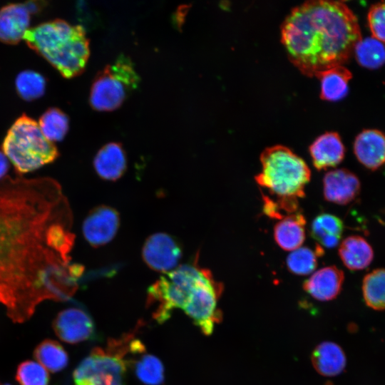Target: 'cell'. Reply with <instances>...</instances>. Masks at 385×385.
<instances>
[{"mask_svg": "<svg viewBox=\"0 0 385 385\" xmlns=\"http://www.w3.org/2000/svg\"><path fill=\"white\" fill-rule=\"evenodd\" d=\"M72 213L49 177L0 180V304L23 323L46 300H69L84 268L71 262Z\"/></svg>", "mask_w": 385, "mask_h": 385, "instance_id": "cell-1", "label": "cell"}, {"mask_svg": "<svg viewBox=\"0 0 385 385\" xmlns=\"http://www.w3.org/2000/svg\"><path fill=\"white\" fill-rule=\"evenodd\" d=\"M53 329L61 340L69 344L89 339L95 330L90 316L74 307L60 312L53 322Z\"/></svg>", "mask_w": 385, "mask_h": 385, "instance_id": "cell-11", "label": "cell"}, {"mask_svg": "<svg viewBox=\"0 0 385 385\" xmlns=\"http://www.w3.org/2000/svg\"><path fill=\"white\" fill-rule=\"evenodd\" d=\"M367 19L372 37L385 43V2L373 5L369 11Z\"/></svg>", "mask_w": 385, "mask_h": 385, "instance_id": "cell-31", "label": "cell"}, {"mask_svg": "<svg viewBox=\"0 0 385 385\" xmlns=\"http://www.w3.org/2000/svg\"><path fill=\"white\" fill-rule=\"evenodd\" d=\"M23 39L66 78L80 75L86 68L89 40L81 25L55 19L29 29Z\"/></svg>", "mask_w": 385, "mask_h": 385, "instance_id": "cell-3", "label": "cell"}, {"mask_svg": "<svg viewBox=\"0 0 385 385\" xmlns=\"http://www.w3.org/2000/svg\"><path fill=\"white\" fill-rule=\"evenodd\" d=\"M262 170L257 183L276 199L299 200L305 196L311 170L304 160L286 146L266 148L260 155Z\"/></svg>", "mask_w": 385, "mask_h": 385, "instance_id": "cell-4", "label": "cell"}, {"mask_svg": "<svg viewBox=\"0 0 385 385\" xmlns=\"http://www.w3.org/2000/svg\"><path fill=\"white\" fill-rule=\"evenodd\" d=\"M344 231L342 220L337 216L322 212L317 215L312 222L310 234L319 245L327 248L337 246Z\"/></svg>", "mask_w": 385, "mask_h": 385, "instance_id": "cell-22", "label": "cell"}, {"mask_svg": "<svg viewBox=\"0 0 385 385\" xmlns=\"http://www.w3.org/2000/svg\"><path fill=\"white\" fill-rule=\"evenodd\" d=\"M16 379L20 385H48L49 375L41 364L28 360L19 365Z\"/></svg>", "mask_w": 385, "mask_h": 385, "instance_id": "cell-30", "label": "cell"}, {"mask_svg": "<svg viewBox=\"0 0 385 385\" xmlns=\"http://www.w3.org/2000/svg\"><path fill=\"white\" fill-rule=\"evenodd\" d=\"M339 256L344 266L350 270H361L367 267L374 258L370 244L362 237L351 235L340 244Z\"/></svg>", "mask_w": 385, "mask_h": 385, "instance_id": "cell-19", "label": "cell"}, {"mask_svg": "<svg viewBox=\"0 0 385 385\" xmlns=\"http://www.w3.org/2000/svg\"><path fill=\"white\" fill-rule=\"evenodd\" d=\"M312 362L315 370L321 375L334 376L344 370L346 366V356L338 344L324 342L314 349Z\"/></svg>", "mask_w": 385, "mask_h": 385, "instance_id": "cell-20", "label": "cell"}, {"mask_svg": "<svg viewBox=\"0 0 385 385\" xmlns=\"http://www.w3.org/2000/svg\"><path fill=\"white\" fill-rule=\"evenodd\" d=\"M4 385H9V384H4Z\"/></svg>", "mask_w": 385, "mask_h": 385, "instance_id": "cell-34", "label": "cell"}, {"mask_svg": "<svg viewBox=\"0 0 385 385\" xmlns=\"http://www.w3.org/2000/svg\"><path fill=\"white\" fill-rule=\"evenodd\" d=\"M31 12L26 4H10L0 9V41L16 44L29 29Z\"/></svg>", "mask_w": 385, "mask_h": 385, "instance_id": "cell-15", "label": "cell"}, {"mask_svg": "<svg viewBox=\"0 0 385 385\" xmlns=\"http://www.w3.org/2000/svg\"><path fill=\"white\" fill-rule=\"evenodd\" d=\"M344 279L342 270L336 266L324 267L314 272L303 283V289L313 298L329 301L340 293Z\"/></svg>", "mask_w": 385, "mask_h": 385, "instance_id": "cell-14", "label": "cell"}, {"mask_svg": "<svg viewBox=\"0 0 385 385\" xmlns=\"http://www.w3.org/2000/svg\"><path fill=\"white\" fill-rule=\"evenodd\" d=\"M361 38L356 17L343 1H306L292 9L281 27L289 60L309 77L343 66Z\"/></svg>", "mask_w": 385, "mask_h": 385, "instance_id": "cell-2", "label": "cell"}, {"mask_svg": "<svg viewBox=\"0 0 385 385\" xmlns=\"http://www.w3.org/2000/svg\"><path fill=\"white\" fill-rule=\"evenodd\" d=\"M123 376L106 372L97 371L86 378L74 381L75 385H123Z\"/></svg>", "mask_w": 385, "mask_h": 385, "instance_id": "cell-32", "label": "cell"}, {"mask_svg": "<svg viewBox=\"0 0 385 385\" xmlns=\"http://www.w3.org/2000/svg\"><path fill=\"white\" fill-rule=\"evenodd\" d=\"M19 95L26 101H33L43 96L46 89L44 77L31 70H26L18 74L15 81Z\"/></svg>", "mask_w": 385, "mask_h": 385, "instance_id": "cell-29", "label": "cell"}, {"mask_svg": "<svg viewBox=\"0 0 385 385\" xmlns=\"http://www.w3.org/2000/svg\"><path fill=\"white\" fill-rule=\"evenodd\" d=\"M34 357L46 370L58 372L68 364V356L63 347L56 341L45 339L34 350Z\"/></svg>", "mask_w": 385, "mask_h": 385, "instance_id": "cell-23", "label": "cell"}, {"mask_svg": "<svg viewBox=\"0 0 385 385\" xmlns=\"http://www.w3.org/2000/svg\"><path fill=\"white\" fill-rule=\"evenodd\" d=\"M140 81L130 58L120 55L96 76L89 96L91 107L98 111L118 108L137 88Z\"/></svg>", "mask_w": 385, "mask_h": 385, "instance_id": "cell-6", "label": "cell"}, {"mask_svg": "<svg viewBox=\"0 0 385 385\" xmlns=\"http://www.w3.org/2000/svg\"><path fill=\"white\" fill-rule=\"evenodd\" d=\"M120 225L118 212L113 207L100 205L94 207L85 218L82 232L86 240L93 247L110 242Z\"/></svg>", "mask_w": 385, "mask_h": 385, "instance_id": "cell-10", "label": "cell"}, {"mask_svg": "<svg viewBox=\"0 0 385 385\" xmlns=\"http://www.w3.org/2000/svg\"><path fill=\"white\" fill-rule=\"evenodd\" d=\"M306 220L298 212L279 220L274 227V238L279 247L293 251L300 247L305 240Z\"/></svg>", "mask_w": 385, "mask_h": 385, "instance_id": "cell-18", "label": "cell"}, {"mask_svg": "<svg viewBox=\"0 0 385 385\" xmlns=\"http://www.w3.org/2000/svg\"><path fill=\"white\" fill-rule=\"evenodd\" d=\"M9 168L8 158L3 153L0 151V180L5 178Z\"/></svg>", "mask_w": 385, "mask_h": 385, "instance_id": "cell-33", "label": "cell"}, {"mask_svg": "<svg viewBox=\"0 0 385 385\" xmlns=\"http://www.w3.org/2000/svg\"><path fill=\"white\" fill-rule=\"evenodd\" d=\"M2 150L19 174L53 163L59 155L57 147L45 137L38 123L25 114L18 118L8 130Z\"/></svg>", "mask_w": 385, "mask_h": 385, "instance_id": "cell-5", "label": "cell"}, {"mask_svg": "<svg viewBox=\"0 0 385 385\" xmlns=\"http://www.w3.org/2000/svg\"><path fill=\"white\" fill-rule=\"evenodd\" d=\"M314 168L318 170L333 168L344 159L345 148L339 135L327 132L312 143L309 148Z\"/></svg>", "mask_w": 385, "mask_h": 385, "instance_id": "cell-16", "label": "cell"}, {"mask_svg": "<svg viewBox=\"0 0 385 385\" xmlns=\"http://www.w3.org/2000/svg\"><path fill=\"white\" fill-rule=\"evenodd\" d=\"M138 379L145 385H161L164 382V367L161 361L152 354H143L135 364Z\"/></svg>", "mask_w": 385, "mask_h": 385, "instance_id": "cell-28", "label": "cell"}, {"mask_svg": "<svg viewBox=\"0 0 385 385\" xmlns=\"http://www.w3.org/2000/svg\"><path fill=\"white\" fill-rule=\"evenodd\" d=\"M93 167L98 175L106 180H116L125 173L127 159L120 143H109L96 155Z\"/></svg>", "mask_w": 385, "mask_h": 385, "instance_id": "cell-17", "label": "cell"}, {"mask_svg": "<svg viewBox=\"0 0 385 385\" xmlns=\"http://www.w3.org/2000/svg\"><path fill=\"white\" fill-rule=\"evenodd\" d=\"M360 190L359 179L347 169H334L324 176L323 195L328 202L340 205H347L357 197Z\"/></svg>", "mask_w": 385, "mask_h": 385, "instance_id": "cell-12", "label": "cell"}, {"mask_svg": "<svg viewBox=\"0 0 385 385\" xmlns=\"http://www.w3.org/2000/svg\"><path fill=\"white\" fill-rule=\"evenodd\" d=\"M354 52L358 63L364 68H379L385 63L384 43L374 37L361 38Z\"/></svg>", "mask_w": 385, "mask_h": 385, "instance_id": "cell-25", "label": "cell"}, {"mask_svg": "<svg viewBox=\"0 0 385 385\" xmlns=\"http://www.w3.org/2000/svg\"><path fill=\"white\" fill-rule=\"evenodd\" d=\"M222 292L223 284L214 279L209 270L204 269L183 309L205 335L211 334L215 324L222 319L217 304Z\"/></svg>", "mask_w": 385, "mask_h": 385, "instance_id": "cell-8", "label": "cell"}, {"mask_svg": "<svg viewBox=\"0 0 385 385\" xmlns=\"http://www.w3.org/2000/svg\"><path fill=\"white\" fill-rule=\"evenodd\" d=\"M38 125L45 137L53 143L64 138L68 130L69 120L59 108H51L40 117Z\"/></svg>", "mask_w": 385, "mask_h": 385, "instance_id": "cell-27", "label": "cell"}, {"mask_svg": "<svg viewBox=\"0 0 385 385\" xmlns=\"http://www.w3.org/2000/svg\"><path fill=\"white\" fill-rule=\"evenodd\" d=\"M324 255V250L317 245L315 250L300 247L293 250L287 257L286 265L289 271L297 275L311 274L317 266V258Z\"/></svg>", "mask_w": 385, "mask_h": 385, "instance_id": "cell-26", "label": "cell"}, {"mask_svg": "<svg viewBox=\"0 0 385 385\" xmlns=\"http://www.w3.org/2000/svg\"><path fill=\"white\" fill-rule=\"evenodd\" d=\"M354 153L365 168L376 170L385 165V135L375 129L361 131L355 138Z\"/></svg>", "mask_w": 385, "mask_h": 385, "instance_id": "cell-13", "label": "cell"}, {"mask_svg": "<svg viewBox=\"0 0 385 385\" xmlns=\"http://www.w3.org/2000/svg\"><path fill=\"white\" fill-rule=\"evenodd\" d=\"M366 304L376 310L385 309V269H376L366 274L362 282Z\"/></svg>", "mask_w": 385, "mask_h": 385, "instance_id": "cell-24", "label": "cell"}, {"mask_svg": "<svg viewBox=\"0 0 385 385\" xmlns=\"http://www.w3.org/2000/svg\"><path fill=\"white\" fill-rule=\"evenodd\" d=\"M182 255L183 250L178 241L163 232L149 236L142 250L145 264L155 271L165 273L176 268Z\"/></svg>", "mask_w": 385, "mask_h": 385, "instance_id": "cell-9", "label": "cell"}, {"mask_svg": "<svg viewBox=\"0 0 385 385\" xmlns=\"http://www.w3.org/2000/svg\"><path fill=\"white\" fill-rule=\"evenodd\" d=\"M316 76L320 80L321 98L337 101L346 96L351 73L344 66H339L327 69Z\"/></svg>", "mask_w": 385, "mask_h": 385, "instance_id": "cell-21", "label": "cell"}, {"mask_svg": "<svg viewBox=\"0 0 385 385\" xmlns=\"http://www.w3.org/2000/svg\"><path fill=\"white\" fill-rule=\"evenodd\" d=\"M204 269L196 264L180 265L160 277L148 289V304L157 305L153 312L155 320L164 322L170 317L173 309L184 308Z\"/></svg>", "mask_w": 385, "mask_h": 385, "instance_id": "cell-7", "label": "cell"}]
</instances>
